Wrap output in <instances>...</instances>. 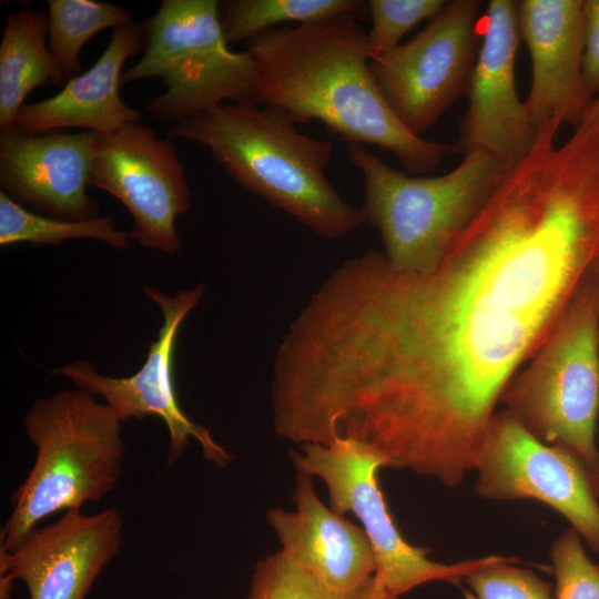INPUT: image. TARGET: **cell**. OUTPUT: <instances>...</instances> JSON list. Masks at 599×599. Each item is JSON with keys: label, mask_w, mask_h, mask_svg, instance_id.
<instances>
[{"label": "cell", "mask_w": 599, "mask_h": 599, "mask_svg": "<svg viewBox=\"0 0 599 599\" xmlns=\"http://www.w3.org/2000/svg\"><path fill=\"white\" fill-rule=\"evenodd\" d=\"M480 3L448 1L409 41L369 59L390 109L418 136L467 92L478 53Z\"/></svg>", "instance_id": "9c48e42d"}, {"label": "cell", "mask_w": 599, "mask_h": 599, "mask_svg": "<svg viewBox=\"0 0 599 599\" xmlns=\"http://www.w3.org/2000/svg\"><path fill=\"white\" fill-rule=\"evenodd\" d=\"M89 185L108 192L131 213V238L167 254L180 250L175 221L190 210L191 191L171 139H160L140 122L98 133Z\"/></svg>", "instance_id": "8fae6325"}, {"label": "cell", "mask_w": 599, "mask_h": 599, "mask_svg": "<svg viewBox=\"0 0 599 599\" xmlns=\"http://www.w3.org/2000/svg\"><path fill=\"white\" fill-rule=\"evenodd\" d=\"M95 395L60 390L34 402L23 418L35 460L12 493L0 550L16 549L43 518L97 502L116 486L123 463L122 422Z\"/></svg>", "instance_id": "277c9868"}, {"label": "cell", "mask_w": 599, "mask_h": 599, "mask_svg": "<svg viewBox=\"0 0 599 599\" xmlns=\"http://www.w3.org/2000/svg\"><path fill=\"white\" fill-rule=\"evenodd\" d=\"M144 39L145 27L135 21L113 30L105 50L88 71L69 79L55 95L26 103L14 128L30 134L71 128L108 133L140 122L141 111L121 99L120 88L123 65L140 51Z\"/></svg>", "instance_id": "ac0fdd59"}, {"label": "cell", "mask_w": 599, "mask_h": 599, "mask_svg": "<svg viewBox=\"0 0 599 599\" xmlns=\"http://www.w3.org/2000/svg\"><path fill=\"white\" fill-rule=\"evenodd\" d=\"M520 40L518 2L491 0L484 18L483 41L468 89V109L461 136L454 150H479L510 170L536 142L525 102L515 82V61Z\"/></svg>", "instance_id": "5bb4252c"}, {"label": "cell", "mask_w": 599, "mask_h": 599, "mask_svg": "<svg viewBox=\"0 0 599 599\" xmlns=\"http://www.w3.org/2000/svg\"><path fill=\"white\" fill-rule=\"evenodd\" d=\"M115 507L94 515L69 509L57 521L34 528L13 550H0L1 599L22 580L30 599H84L123 541Z\"/></svg>", "instance_id": "4fadbf2b"}, {"label": "cell", "mask_w": 599, "mask_h": 599, "mask_svg": "<svg viewBox=\"0 0 599 599\" xmlns=\"http://www.w3.org/2000/svg\"><path fill=\"white\" fill-rule=\"evenodd\" d=\"M583 18V79L593 98L599 95V0H585Z\"/></svg>", "instance_id": "4316f807"}, {"label": "cell", "mask_w": 599, "mask_h": 599, "mask_svg": "<svg viewBox=\"0 0 599 599\" xmlns=\"http://www.w3.org/2000/svg\"><path fill=\"white\" fill-rule=\"evenodd\" d=\"M203 285L181 290L169 296L155 287L144 293L158 304L163 324L158 338L150 345L141 368L129 377H110L99 374L93 363L74 361L54 369L71 380L79 389L102 396L105 404L124 423L132 418L158 416L166 425L170 446L166 465H174L184 453L191 438L201 446L204 457L219 468H225L232 456L211 436L209 429L193 423L181 409L174 385V354L179 329L187 314L199 304Z\"/></svg>", "instance_id": "7c38bea8"}, {"label": "cell", "mask_w": 599, "mask_h": 599, "mask_svg": "<svg viewBox=\"0 0 599 599\" xmlns=\"http://www.w3.org/2000/svg\"><path fill=\"white\" fill-rule=\"evenodd\" d=\"M311 476L297 471L295 510L273 508L266 514L283 552L326 588L344 593L361 590L375 576L372 545L358 527L325 506Z\"/></svg>", "instance_id": "e0dca14e"}, {"label": "cell", "mask_w": 599, "mask_h": 599, "mask_svg": "<svg viewBox=\"0 0 599 599\" xmlns=\"http://www.w3.org/2000/svg\"><path fill=\"white\" fill-rule=\"evenodd\" d=\"M97 132L30 134L12 129L0 135V185L33 212L63 220L98 217L87 186Z\"/></svg>", "instance_id": "2e32d148"}, {"label": "cell", "mask_w": 599, "mask_h": 599, "mask_svg": "<svg viewBox=\"0 0 599 599\" xmlns=\"http://www.w3.org/2000/svg\"><path fill=\"white\" fill-rule=\"evenodd\" d=\"M347 156L364 179L366 223L379 231L389 266L407 274H428L439 266L508 171L479 150L433 177L400 172L361 144H348Z\"/></svg>", "instance_id": "5b68a950"}, {"label": "cell", "mask_w": 599, "mask_h": 599, "mask_svg": "<svg viewBox=\"0 0 599 599\" xmlns=\"http://www.w3.org/2000/svg\"><path fill=\"white\" fill-rule=\"evenodd\" d=\"M167 133L206 148L243 189L323 238H342L366 223L362 209L348 204L326 176L333 143L301 133L273 106L222 103L171 124Z\"/></svg>", "instance_id": "3957f363"}, {"label": "cell", "mask_w": 599, "mask_h": 599, "mask_svg": "<svg viewBox=\"0 0 599 599\" xmlns=\"http://www.w3.org/2000/svg\"><path fill=\"white\" fill-rule=\"evenodd\" d=\"M48 47V17L21 10L7 17L0 41V132L14 129L26 98L35 88L65 84Z\"/></svg>", "instance_id": "d6986e66"}, {"label": "cell", "mask_w": 599, "mask_h": 599, "mask_svg": "<svg viewBox=\"0 0 599 599\" xmlns=\"http://www.w3.org/2000/svg\"><path fill=\"white\" fill-rule=\"evenodd\" d=\"M219 7L216 0H163L144 23L142 57L121 83L162 80L165 90L145 102L156 121L174 124L222 103H253L254 61L247 50L230 49Z\"/></svg>", "instance_id": "52a82bcc"}, {"label": "cell", "mask_w": 599, "mask_h": 599, "mask_svg": "<svg viewBox=\"0 0 599 599\" xmlns=\"http://www.w3.org/2000/svg\"><path fill=\"white\" fill-rule=\"evenodd\" d=\"M591 480H592V487H593L595 494L599 500V470L595 476H592Z\"/></svg>", "instance_id": "f1b7e54d"}, {"label": "cell", "mask_w": 599, "mask_h": 599, "mask_svg": "<svg viewBox=\"0 0 599 599\" xmlns=\"http://www.w3.org/2000/svg\"><path fill=\"white\" fill-rule=\"evenodd\" d=\"M353 14L280 27L246 42L255 64L253 103L273 106L295 124L319 121L348 144L389 151L407 173L436 169L453 145L406 129L369 69L367 32Z\"/></svg>", "instance_id": "7a4b0ae2"}, {"label": "cell", "mask_w": 599, "mask_h": 599, "mask_svg": "<svg viewBox=\"0 0 599 599\" xmlns=\"http://www.w3.org/2000/svg\"><path fill=\"white\" fill-rule=\"evenodd\" d=\"M514 562L518 560L500 556L470 572L465 580L477 599H555L550 583Z\"/></svg>", "instance_id": "484cf974"}, {"label": "cell", "mask_w": 599, "mask_h": 599, "mask_svg": "<svg viewBox=\"0 0 599 599\" xmlns=\"http://www.w3.org/2000/svg\"><path fill=\"white\" fill-rule=\"evenodd\" d=\"M475 471L478 496L540 501L560 514L599 554V500L592 477L567 449L541 441L500 410L491 420Z\"/></svg>", "instance_id": "30bf717a"}, {"label": "cell", "mask_w": 599, "mask_h": 599, "mask_svg": "<svg viewBox=\"0 0 599 599\" xmlns=\"http://www.w3.org/2000/svg\"><path fill=\"white\" fill-rule=\"evenodd\" d=\"M550 558L555 599H599V565L589 558L582 538L573 528L552 542Z\"/></svg>", "instance_id": "d4e9b609"}, {"label": "cell", "mask_w": 599, "mask_h": 599, "mask_svg": "<svg viewBox=\"0 0 599 599\" xmlns=\"http://www.w3.org/2000/svg\"><path fill=\"white\" fill-rule=\"evenodd\" d=\"M592 275L596 277V280L599 282V261L596 263L592 270Z\"/></svg>", "instance_id": "f546056e"}, {"label": "cell", "mask_w": 599, "mask_h": 599, "mask_svg": "<svg viewBox=\"0 0 599 599\" xmlns=\"http://www.w3.org/2000/svg\"><path fill=\"white\" fill-rule=\"evenodd\" d=\"M538 139L428 274L370 251L293 321L321 423L447 487L475 471L496 407L599 261V141Z\"/></svg>", "instance_id": "6da1fadb"}, {"label": "cell", "mask_w": 599, "mask_h": 599, "mask_svg": "<svg viewBox=\"0 0 599 599\" xmlns=\"http://www.w3.org/2000/svg\"><path fill=\"white\" fill-rule=\"evenodd\" d=\"M246 599H394L375 578L358 591L331 590L278 551L261 559Z\"/></svg>", "instance_id": "603a6c76"}, {"label": "cell", "mask_w": 599, "mask_h": 599, "mask_svg": "<svg viewBox=\"0 0 599 599\" xmlns=\"http://www.w3.org/2000/svg\"><path fill=\"white\" fill-rule=\"evenodd\" d=\"M47 17L48 47L68 80L79 75L80 51L93 35L134 22L124 8L92 0H49Z\"/></svg>", "instance_id": "44dd1931"}, {"label": "cell", "mask_w": 599, "mask_h": 599, "mask_svg": "<svg viewBox=\"0 0 599 599\" xmlns=\"http://www.w3.org/2000/svg\"><path fill=\"white\" fill-rule=\"evenodd\" d=\"M72 238H94L114 247L128 246L129 232L118 231L112 217L63 220L28 210L0 192V244L60 245Z\"/></svg>", "instance_id": "7402d4cb"}, {"label": "cell", "mask_w": 599, "mask_h": 599, "mask_svg": "<svg viewBox=\"0 0 599 599\" xmlns=\"http://www.w3.org/2000/svg\"><path fill=\"white\" fill-rule=\"evenodd\" d=\"M297 471L324 481L329 507L338 515L352 512L362 524L375 557V580L394 599L430 581L458 582L479 567L498 559L491 555L453 564L433 561L424 548L410 545L400 534L379 487L377 473L384 458L370 446L353 438L301 445L292 451Z\"/></svg>", "instance_id": "ba28073f"}, {"label": "cell", "mask_w": 599, "mask_h": 599, "mask_svg": "<svg viewBox=\"0 0 599 599\" xmlns=\"http://www.w3.org/2000/svg\"><path fill=\"white\" fill-rule=\"evenodd\" d=\"M500 403L530 434L599 470V282L591 274Z\"/></svg>", "instance_id": "8992f818"}, {"label": "cell", "mask_w": 599, "mask_h": 599, "mask_svg": "<svg viewBox=\"0 0 599 599\" xmlns=\"http://www.w3.org/2000/svg\"><path fill=\"white\" fill-rule=\"evenodd\" d=\"M576 129L591 130V131L599 132V95L595 98L593 103L588 114L586 115L585 120Z\"/></svg>", "instance_id": "83f0119b"}, {"label": "cell", "mask_w": 599, "mask_h": 599, "mask_svg": "<svg viewBox=\"0 0 599 599\" xmlns=\"http://www.w3.org/2000/svg\"><path fill=\"white\" fill-rule=\"evenodd\" d=\"M220 20L229 44L247 42L277 26L298 24L339 14L362 16L359 0H229L220 2Z\"/></svg>", "instance_id": "ffe728a7"}, {"label": "cell", "mask_w": 599, "mask_h": 599, "mask_svg": "<svg viewBox=\"0 0 599 599\" xmlns=\"http://www.w3.org/2000/svg\"><path fill=\"white\" fill-rule=\"evenodd\" d=\"M443 0H370L367 2L372 29L367 32L369 59L399 45L402 38L419 22L434 18Z\"/></svg>", "instance_id": "cb8c5ba5"}, {"label": "cell", "mask_w": 599, "mask_h": 599, "mask_svg": "<svg viewBox=\"0 0 599 599\" xmlns=\"http://www.w3.org/2000/svg\"><path fill=\"white\" fill-rule=\"evenodd\" d=\"M582 0L518 1V26L531 60L525 105L536 133L578 128L595 98L583 79ZM537 139V138H536Z\"/></svg>", "instance_id": "9a60e30c"}]
</instances>
